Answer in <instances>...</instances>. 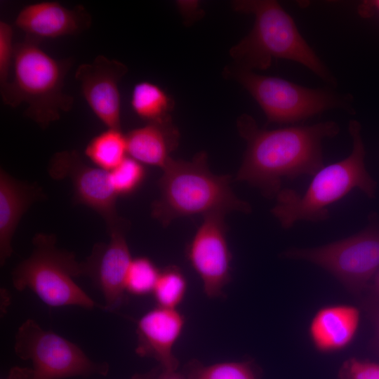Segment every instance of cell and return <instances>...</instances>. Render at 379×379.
Wrapping results in <instances>:
<instances>
[{
	"instance_id": "1",
	"label": "cell",
	"mask_w": 379,
	"mask_h": 379,
	"mask_svg": "<svg viewBox=\"0 0 379 379\" xmlns=\"http://www.w3.org/2000/svg\"><path fill=\"white\" fill-rule=\"evenodd\" d=\"M237 128L246 149L236 180L248 182L270 199L282 190L284 179L314 175L320 170L324 166L323 140L340 131L333 121L265 130L248 114L239 117Z\"/></svg>"
},
{
	"instance_id": "2",
	"label": "cell",
	"mask_w": 379,
	"mask_h": 379,
	"mask_svg": "<svg viewBox=\"0 0 379 379\" xmlns=\"http://www.w3.org/2000/svg\"><path fill=\"white\" fill-rule=\"evenodd\" d=\"M232 8L255 17L251 32L230 50L236 66L264 70L273 59L295 61L331 85L335 79L300 34L293 18L273 0H237Z\"/></svg>"
},
{
	"instance_id": "3",
	"label": "cell",
	"mask_w": 379,
	"mask_h": 379,
	"mask_svg": "<svg viewBox=\"0 0 379 379\" xmlns=\"http://www.w3.org/2000/svg\"><path fill=\"white\" fill-rule=\"evenodd\" d=\"M202 151L190 161L173 159L162 169L158 181L159 198L151 206L152 216L164 227L180 217L230 211L251 212L230 187V175L212 173Z\"/></svg>"
},
{
	"instance_id": "4",
	"label": "cell",
	"mask_w": 379,
	"mask_h": 379,
	"mask_svg": "<svg viewBox=\"0 0 379 379\" xmlns=\"http://www.w3.org/2000/svg\"><path fill=\"white\" fill-rule=\"evenodd\" d=\"M348 131L352 149L345 159L323 166L312 178L305 192L300 195L291 189H282L271 209L281 226L289 229L299 220L316 222L329 217L327 207L358 188L367 197L375 194L376 182L366 168V150L359 121L351 120Z\"/></svg>"
},
{
	"instance_id": "5",
	"label": "cell",
	"mask_w": 379,
	"mask_h": 379,
	"mask_svg": "<svg viewBox=\"0 0 379 379\" xmlns=\"http://www.w3.org/2000/svg\"><path fill=\"white\" fill-rule=\"evenodd\" d=\"M39 41L26 36L15 44L11 79L1 95L10 107L26 104L25 115L46 128L71 110L74 99L63 90L68 64L51 56Z\"/></svg>"
},
{
	"instance_id": "6",
	"label": "cell",
	"mask_w": 379,
	"mask_h": 379,
	"mask_svg": "<svg viewBox=\"0 0 379 379\" xmlns=\"http://www.w3.org/2000/svg\"><path fill=\"white\" fill-rule=\"evenodd\" d=\"M30 255L11 274L18 291H32L46 305L59 307L78 306L87 310L104 307L93 300L74 280L82 276L81 262L74 253L56 246L53 234H37Z\"/></svg>"
},
{
	"instance_id": "7",
	"label": "cell",
	"mask_w": 379,
	"mask_h": 379,
	"mask_svg": "<svg viewBox=\"0 0 379 379\" xmlns=\"http://www.w3.org/2000/svg\"><path fill=\"white\" fill-rule=\"evenodd\" d=\"M225 72L252 95L264 112L267 123L295 124L331 109L354 110L352 97L349 94L304 87L236 65Z\"/></svg>"
},
{
	"instance_id": "8",
	"label": "cell",
	"mask_w": 379,
	"mask_h": 379,
	"mask_svg": "<svg viewBox=\"0 0 379 379\" xmlns=\"http://www.w3.org/2000/svg\"><path fill=\"white\" fill-rule=\"evenodd\" d=\"M281 257L321 267L360 298L379 270V221L371 218V223L354 235L317 247L289 248Z\"/></svg>"
},
{
	"instance_id": "9",
	"label": "cell",
	"mask_w": 379,
	"mask_h": 379,
	"mask_svg": "<svg viewBox=\"0 0 379 379\" xmlns=\"http://www.w3.org/2000/svg\"><path fill=\"white\" fill-rule=\"evenodd\" d=\"M13 350L20 359L32 361L34 379L105 376L109 371V363L92 360L77 344L44 329L33 319L18 327Z\"/></svg>"
},
{
	"instance_id": "10",
	"label": "cell",
	"mask_w": 379,
	"mask_h": 379,
	"mask_svg": "<svg viewBox=\"0 0 379 379\" xmlns=\"http://www.w3.org/2000/svg\"><path fill=\"white\" fill-rule=\"evenodd\" d=\"M48 171L53 179L70 180L76 202L97 212L105 220L108 232L128 227L126 220L117 213L118 195L111 184L109 171L87 165L73 150L55 154Z\"/></svg>"
},
{
	"instance_id": "11",
	"label": "cell",
	"mask_w": 379,
	"mask_h": 379,
	"mask_svg": "<svg viewBox=\"0 0 379 379\" xmlns=\"http://www.w3.org/2000/svg\"><path fill=\"white\" fill-rule=\"evenodd\" d=\"M225 213L204 215V220L185 250L187 260L201 278L209 298L224 296L230 282L232 253L227 240Z\"/></svg>"
},
{
	"instance_id": "12",
	"label": "cell",
	"mask_w": 379,
	"mask_h": 379,
	"mask_svg": "<svg viewBox=\"0 0 379 379\" xmlns=\"http://www.w3.org/2000/svg\"><path fill=\"white\" fill-rule=\"evenodd\" d=\"M128 227L109 231V241L98 243L81 262L82 276L89 277L102 294L104 310L114 312L126 302V279L132 260L126 234Z\"/></svg>"
},
{
	"instance_id": "13",
	"label": "cell",
	"mask_w": 379,
	"mask_h": 379,
	"mask_svg": "<svg viewBox=\"0 0 379 379\" xmlns=\"http://www.w3.org/2000/svg\"><path fill=\"white\" fill-rule=\"evenodd\" d=\"M127 72L124 63L102 55L79 65L75 72L84 100L107 128L121 129L119 83Z\"/></svg>"
},
{
	"instance_id": "14",
	"label": "cell",
	"mask_w": 379,
	"mask_h": 379,
	"mask_svg": "<svg viewBox=\"0 0 379 379\" xmlns=\"http://www.w3.org/2000/svg\"><path fill=\"white\" fill-rule=\"evenodd\" d=\"M185 324L184 315L177 309L157 306L150 310L137 322L135 353L156 360L165 371L178 370L179 361L173 349Z\"/></svg>"
},
{
	"instance_id": "15",
	"label": "cell",
	"mask_w": 379,
	"mask_h": 379,
	"mask_svg": "<svg viewBox=\"0 0 379 379\" xmlns=\"http://www.w3.org/2000/svg\"><path fill=\"white\" fill-rule=\"evenodd\" d=\"M15 26L26 36L41 41L74 35L87 29L91 16L82 5L68 8L56 1H40L23 7Z\"/></svg>"
},
{
	"instance_id": "16",
	"label": "cell",
	"mask_w": 379,
	"mask_h": 379,
	"mask_svg": "<svg viewBox=\"0 0 379 379\" xmlns=\"http://www.w3.org/2000/svg\"><path fill=\"white\" fill-rule=\"evenodd\" d=\"M360 321V309L354 305H325L314 313L310 321V340L314 350L321 354L343 351L354 341Z\"/></svg>"
},
{
	"instance_id": "17",
	"label": "cell",
	"mask_w": 379,
	"mask_h": 379,
	"mask_svg": "<svg viewBox=\"0 0 379 379\" xmlns=\"http://www.w3.org/2000/svg\"><path fill=\"white\" fill-rule=\"evenodd\" d=\"M41 190L0 171V263L4 265L13 253L11 241L23 214L42 197Z\"/></svg>"
},
{
	"instance_id": "18",
	"label": "cell",
	"mask_w": 379,
	"mask_h": 379,
	"mask_svg": "<svg viewBox=\"0 0 379 379\" xmlns=\"http://www.w3.org/2000/svg\"><path fill=\"white\" fill-rule=\"evenodd\" d=\"M128 155L142 164L163 169L177 148L180 133L171 117L147 123L126 134Z\"/></svg>"
},
{
	"instance_id": "19",
	"label": "cell",
	"mask_w": 379,
	"mask_h": 379,
	"mask_svg": "<svg viewBox=\"0 0 379 379\" xmlns=\"http://www.w3.org/2000/svg\"><path fill=\"white\" fill-rule=\"evenodd\" d=\"M131 105L133 112L147 123L171 117L173 99L158 85L150 81L137 83L132 91Z\"/></svg>"
},
{
	"instance_id": "20",
	"label": "cell",
	"mask_w": 379,
	"mask_h": 379,
	"mask_svg": "<svg viewBox=\"0 0 379 379\" xmlns=\"http://www.w3.org/2000/svg\"><path fill=\"white\" fill-rule=\"evenodd\" d=\"M182 371L188 379H262L263 376L262 369L254 359L209 365L192 359Z\"/></svg>"
},
{
	"instance_id": "21",
	"label": "cell",
	"mask_w": 379,
	"mask_h": 379,
	"mask_svg": "<svg viewBox=\"0 0 379 379\" xmlns=\"http://www.w3.org/2000/svg\"><path fill=\"white\" fill-rule=\"evenodd\" d=\"M85 154L95 166L110 171L128 156L126 135L121 129L107 128L91 140Z\"/></svg>"
},
{
	"instance_id": "22",
	"label": "cell",
	"mask_w": 379,
	"mask_h": 379,
	"mask_svg": "<svg viewBox=\"0 0 379 379\" xmlns=\"http://www.w3.org/2000/svg\"><path fill=\"white\" fill-rule=\"evenodd\" d=\"M187 289V281L180 269L168 266L160 274L152 292L157 306L176 309L183 300Z\"/></svg>"
},
{
	"instance_id": "23",
	"label": "cell",
	"mask_w": 379,
	"mask_h": 379,
	"mask_svg": "<svg viewBox=\"0 0 379 379\" xmlns=\"http://www.w3.org/2000/svg\"><path fill=\"white\" fill-rule=\"evenodd\" d=\"M160 271L148 258H133L126 279V292L135 295L152 293Z\"/></svg>"
},
{
	"instance_id": "24",
	"label": "cell",
	"mask_w": 379,
	"mask_h": 379,
	"mask_svg": "<svg viewBox=\"0 0 379 379\" xmlns=\"http://www.w3.org/2000/svg\"><path fill=\"white\" fill-rule=\"evenodd\" d=\"M109 172L111 184L118 196L134 192L145 177L143 164L129 156Z\"/></svg>"
},
{
	"instance_id": "25",
	"label": "cell",
	"mask_w": 379,
	"mask_h": 379,
	"mask_svg": "<svg viewBox=\"0 0 379 379\" xmlns=\"http://www.w3.org/2000/svg\"><path fill=\"white\" fill-rule=\"evenodd\" d=\"M15 44L13 27L8 22L0 21V92L8 86L12 73Z\"/></svg>"
},
{
	"instance_id": "26",
	"label": "cell",
	"mask_w": 379,
	"mask_h": 379,
	"mask_svg": "<svg viewBox=\"0 0 379 379\" xmlns=\"http://www.w3.org/2000/svg\"><path fill=\"white\" fill-rule=\"evenodd\" d=\"M338 379H379V363L350 357L339 368Z\"/></svg>"
},
{
	"instance_id": "27",
	"label": "cell",
	"mask_w": 379,
	"mask_h": 379,
	"mask_svg": "<svg viewBox=\"0 0 379 379\" xmlns=\"http://www.w3.org/2000/svg\"><path fill=\"white\" fill-rule=\"evenodd\" d=\"M361 307L373 328V335L370 341L371 350L379 357V301L361 299Z\"/></svg>"
},
{
	"instance_id": "28",
	"label": "cell",
	"mask_w": 379,
	"mask_h": 379,
	"mask_svg": "<svg viewBox=\"0 0 379 379\" xmlns=\"http://www.w3.org/2000/svg\"><path fill=\"white\" fill-rule=\"evenodd\" d=\"M178 9L187 20H193L201 15L200 4L197 1H178Z\"/></svg>"
},
{
	"instance_id": "29",
	"label": "cell",
	"mask_w": 379,
	"mask_h": 379,
	"mask_svg": "<svg viewBox=\"0 0 379 379\" xmlns=\"http://www.w3.org/2000/svg\"><path fill=\"white\" fill-rule=\"evenodd\" d=\"M360 298L379 301V270L371 280L366 291Z\"/></svg>"
},
{
	"instance_id": "30",
	"label": "cell",
	"mask_w": 379,
	"mask_h": 379,
	"mask_svg": "<svg viewBox=\"0 0 379 379\" xmlns=\"http://www.w3.org/2000/svg\"><path fill=\"white\" fill-rule=\"evenodd\" d=\"M4 379H34L33 369L27 367H12Z\"/></svg>"
},
{
	"instance_id": "31",
	"label": "cell",
	"mask_w": 379,
	"mask_h": 379,
	"mask_svg": "<svg viewBox=\"0 0 379 379\" xmlns=\"http://www.w3.org/2000/svg\"><path fill=\"white\" fill-rule=\"evenodd\" d=\"M359 12L364 18L379 13V0L366 1L359 6Z\"/></svg>"
},
{
	"instance_id": "32",
	"label": "cell",
	"mask_w": 379,
	"mask_h": 379,
	"mask_svg": "<svg viewBox=\"0 0 379 379\" xmlns=\"http://www.w3.org/2000/svg\"><path fill=\"white\" fill-rule=\"evenodd\" d=\"M165 372L161 366L157 365L145 373L134 374L131 379H161Z\"/></svg>"
},
{
	"instance_id": "33",
	"label": "cell",
	"mask_w": 379,
	"mask_h": 379,
	"mask_svg": "<svg viewBox=\"0 0 379 379\" xmlns=\"http://www.w3.org/2000/svg\"><path fill=\"white\" fill-rule=\"evenodd\" d=\"M161 379H188L185 374L178 370L171 372H165Z\"/></svg>"
}]
</instances>
